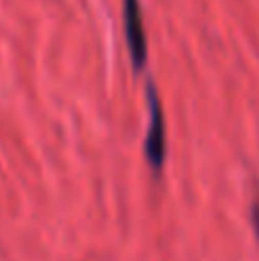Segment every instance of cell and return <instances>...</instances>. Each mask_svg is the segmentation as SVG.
<instances>
[{
    "label": "cell",
    "mask_w": 259,
    "mask_h": 261,
    "mask_svg": "<svg viewBox=\"0 0 259 261\" xmlns=\"http://www.w3.org/2000/svg\"><path fill=\"white\" fill-rule=\"evenodd\" d=\"M148 109H150V127L145 137V158L153 170H160L166 163V114L160 104V94L153 84H148Z\"/></svg>",
    "instance_id": "cell-1"
},
{
    "label": "cell",
    "mask_w": 259,
    "mask_h": 261,
    "mask_svg": "<svg viewBox=\"0 0 259 261\" xmlns=\"http://www.w3.org/2000/svg\"><path fill=\"white\" fill-rule=\"evenodd\" d=\"M252 221H254V231H257V239H259V200L254 203V211H252Z\"/></svg>",
    "instance_id": "cell-3"
},
{
    "label": "cell",
    "mask_w": 259,
    "mask_h": 261,
    "mask_svg": "<svg viewBox=\"0 0 259 261\" xmlns=\"http://www.w3.org/2000/svg\"><path fill=\"white\" fill-rule=\"evenodd\" d=\"M125 33H127L132 66L140 71L145 66V59H148V36H145V20H143L140 0H125Z\"/></svg>",
    "instance_id": "cell-2"
}]
</instances>
